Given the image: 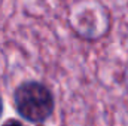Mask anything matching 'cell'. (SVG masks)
<instances>
[{"label":"cell","mask_w":128,"mask_h":126,"mask_svg":"<svg viewBox=\"0 0 128 126\" xmlns=\"http://www.w3.org/2000/svg\"><path fill=\"white\" fill-rule=\"evenodd\" d=\"M2 114H3V101L0 98V117H2Z\"/></svg>","instance_id":"3957f363"},{"label":"cell","mask_w":128,"mask_h":126,"mask_svg":"<svg viewBox=\"0 0 128 126\" xmlns=\"http://www.w3.org/2000/svg\"><path fill=\"white\" fill-rule=\"evenodd\" d=\"M3 126H26L22 122H20V120H16V119H8L6 122H4V125ZM37 126H43V125H37Z\"/></svg>","instance_id":"7a4b0ae2"},{"label":"cell","mask_w":128,"mask_h":126,"mask_svg":"<svg viewBox=\"0 0 128 126\" xmlns=\"http://www.w3.org/2000/svg\"><path fill=\"white\" fill-rule=\"evenodd\" d=\"M14 101L20 116L33 123L48 120L55 108L54 95L43 83L36 80L21 83L14 92Z\"/></svg>","instance_id":"6da1fadb"}]
</instances>
